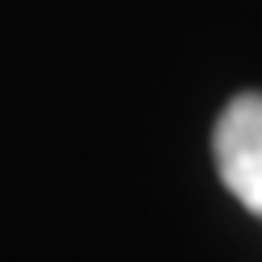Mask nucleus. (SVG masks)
<instances>
[{
    "mask_svg": "<svg viewBox=\"0 0 262 262\" xmlns=\"http://www.w3.org/2000/svg\"><path fill=\"white\" fill-rule=\"evenodd\" d=\"M212 154L221 183L254 216H262V96L246 92L221 113L212 134Z\"/></svg>",
    "mask_w": 262,
    "mask_h": 262,
    "instance_id": "f257e3e1",
    "label": "nucleus"
}]
</instances>
